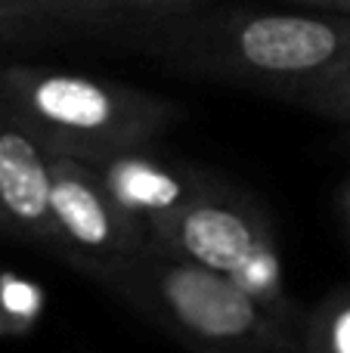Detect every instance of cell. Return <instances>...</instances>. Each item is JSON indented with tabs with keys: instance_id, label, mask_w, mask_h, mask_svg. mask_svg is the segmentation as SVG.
<instances>
[{
	"instance_id": "obj_14",
	"label": "cell",
	"mask_w": 350,
	"mask_h": 353,
	"mask_svg": "<svg viewBox=\"0 0 350 353\" xmlns=\"http://www.w3.org/2000/svg\"><path fill=\"white\" fill-rule=\"evenodd\" d=\"M338 201H341V214H344V223H347V236H350V180L341 186V195H338Z\"/></svg>"
},
{
	"instance_id": "obj_4",
	"label": "cell",
	"mask_w": 350,
	"mask_h": 353,
	"mask_svg": "<svg viewBox=\"0 0 350 353\" xmlns=\"http://www.w3.org/2000/svg\"><path fill=\"white\" fill-rule=\"evenodd\" d=\"M158 248L180 254L251 294L260 307L301 325L298 304L285 285V263L267 211L227 183H211L183 211L146 232Z\"/></svg>"
},
{
	"instance_id": "obj_10",
	"label": "cell",
	"mask_w": 350,
	"mask_h": 353,
	"mask_svg": "<svg viewBox=\"0 0 350 353\" xmlns=\"http://www.w3.org/2000/svg\"><path fill=\"white\" fill-rule=\"evenodd\" d=\"M43 288L19 273H0V335H28L43 313Z\"/></svg>"
},
{
	"instance_id": "obj_12",
	"label": "cell",
	"mask_w": 350,
	"mask_h": 353,
	"mask_svg": "<svg viewBox=\"0 0 350 353\" xmlns=\"http://www.w3.org/2000/svg\"><path fill=\"white\" fill-rule=\"evenodd\" d=\"M285 3L298 6V10H313V12H335V16H350V0H285Z\"/></svg>"
},
{
	"instance_id": "obj_15",
	"label": "cell",
	"mask_w": 350,
	"mask_h": 353,
	"mask_svg": "<svg viewBox=\"0 0 350 353\" xmlns=\"http://www.w3.org/2000/svg\"><path fill=\"white\" fill-rule=\"evenodd\" d=\"M0 236H10V232H6V223H3V220H0Z\"/></svg>"
},
{
	"instance_id": "obj_1",
	"label": "cell",
	"mask_w": 350,
	"mask_h": 353,
	"mask_svg": "<svg viewBox=\"0 0 350 353\" xmlns=\"http://www.w3.org/2000/svg\"><path fill=\"white\" fill-rule=\"evenodd\" d=\"M174 62L301 99L350 65V16L313 10H227L177 19L161 34Z\"/></svg>"
},
{
	"instance_id": "obj_3",
	"label": "cell",
	"mask_w": 350,
	"mask_h": 353,
	"mask_svg": "<svg viewBox=\"0 0 350 353\" xmlns=\"http://www.w3.org/2000/svg\"><path fill=\"white\" fill-rule=\"evenodd\" d=\"M105 288L165 323L196 353H291L301 347V325L279 319L227 276L149 239Z\"/></svg>"
},
{
	"instance_id": "obj_7",
	"label": "cell",
	"mask_w": 350,
	"mask_h": 353,
	"mask_svg": "<svg viewBox=\"0 0 350 353\" xmlns=\"http://www.w3.org/2000/svg\"><path fill=\"white\" fill-rule=\"evenodd\" d=\"M0 220L6 232L56 257L50 223V155L0 109Z\"/></svg>"
},
{
	"instance_id": "obj_13",
	"label": "cell",
	"mask_w": 350,
	"mask_h": 353,
	"mask_svg": "<svg viewBox=\"0 0 350 353\" xmlns=\"http://www.w3.org/2000/svg\"><path fill=\"white\" fill-rule=\"evenodd\" d=\"M28 3H34V0H0V25L16 22Z\"/></svg>"
},
{
	"instance_id": "obj_2",
	"label": "cell",
	"mask_w": 350,
	"mask_h": 353,
	"mask_svg": "<svg viewBox=\"0 0 350 353\" xmlns=\"http://www.w3.org/2000/svg\"><path fill=\"white\" fill-rule=\"evenodd\" d=\"M0 109L47 155H72L78 161L155 143L180 118V109L165 97L47 65L0 68Z\"/></svg>"
},
{
	"instance_id": "obj_5",
	"label": "cell",
	"mask_w": 350,
	"mask_h": 353,
	"mask_svg": "<svg viewBox=\"0 0 350 353\" xmlns=\"http://www.w3.org/2000/svg\"><path fill=\"white\" fill-rule=\"evenodd\" d=\"M50 223L56 257L103 285L146 245V232L112 201L99 176L72 155H50Z\"/></svg>"
},
{
	"instance_id": "obj_9",
	"label": "cell",
	"mask_w": 350,
	"mask_h": 353,
	"mask_svg": "<svg viewBox=\"0 0 350 353\" xmlns=\"http://www.w3.org/2000/svg\"><path fill=\"white\" fill-rule=\"evenodd\" d=\"M304 353H350V292L326 298L301 325Z\"/></svg>"
},
{
	"instance_id": "obj_11",
	"label": "cell",
	"mask_w": 350,
	"mask_h": 353,
	"mask_svg": "<svg viewBox=\"0 0 350 353\" xmlns=\"http://www.w3.org/2000/svg\"><path fill=\"white\" fill-rule=\"evenodd\" d=\"M295 103L304 105L307 112H313V115L350 128V65H344L338 74H332L326 84L307 90Z\"/></svg>"
},
{
	"instance_id": "obj_8",
	"label": "cell",
	"mask_w": 350,
	"mask_h": 353,
	"mask_svg": "<svg viewBox=\"0 0 350 353\" xmlns=\"http://www.w3.org/2000/svg\"><path fill=\"white\" fill-rule=\"evenodd\" d=\"M214 0H34L16 22H115L136 16H183Z\"/></svg>"
},
{
	"instance_id": "obj_6",
	"label": "cell",
	"mask_w": 350,
	"mask_h": 353,
	"mask_svg": "<svg viewBox=\"0 0 350 353\" xmlns=\"http://www.w3.org/2000/svg\"><path fill=\"white\" fill-rule=\"evenodd\" d=\"M84 165L99 176L112 201L143 232L183 211L192 199H198L214 183L211 176L167 161L165 155L155 152L152 143L115 149V152L96 155Z\"/></svg>"
}]
</instances>
